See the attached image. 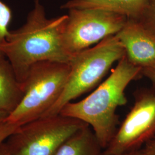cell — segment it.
<instances>
[{
    "mask_svg": "<svg viewBox=\"0 0 155 155\" xmlns=\"http://www.w3.org/2000/svg\"><path fill=\"white\" fill-rule=\"evenodd\" d=\"M24 89L8 59L0 55V110L9 114L21 101Z\"/></svg>",
    "mask_w": 155,
    "mask_h": 155,
    "instance_id": "cell-10",
    "label": "cell"
},
{
    "mask_svg": "<svg viewBox=\"0 0 155 155\" xmlns=\"http://www.w3.org/2000/svg\"><path fill=\"white\" fill-rule=\"evenodd\" d=\"M68 11L62 42L70 60L81 51L116 35L128 19L115 13L98 9H71Z\"/></svg>",
    "mask_w": 155,
    "mask_h": 155,
    "instance_id": "cell-6",
    "label": "cell"
},
{
    "mask_svg": "<svg viewBox=\"0 0 155 155\" xmlns=\"http://www.w3.org/2000/svg\"><path fill=\"white\" fill-rule=\"evenodd\" d=\"M54 155H104V149L89 125L68 139Z\"/></svg>",
    "mask_w": 155,
    "mask_h": 155,
    "instance_id": "cell-11",
    "label": "cell"
},
{
    "mask_svg": "<svg viewBox=\"0 0 155 155\" xmlns=\"http://www.w3.org/2000/svg\"><path fill=\"white\" fill-rule=\"evenodd\" d=\"M125 55V49L115 35L72 56L69 61L68 77L61 97L42 117L59 114L67 104L95 87L114 63Z\"/></svg>",
    "mask_w": 155,
    "mask_h": 155,
    "instance_id": "cell-3",
    "label": "cell"
},
{
    "mask_svg": "<svg viewBox=\"0 0 155 155\" xmlns=\"http://www.w3.org/2000/svg\"><path fill=\"white\" fill-rule=\"evenodd\" d=\"M0 155H13L7 148L4 141L0 144Z\"/></svg>",
    "mask_w": 155,
    "mask_h": 155,
    "instance_id": "cell-17",
    "label": "cell"
},
{
    "mask_svg": "<svg viewBox=\"0 0 155 155\" xmlns=\"http://www.w3.org/2000/svg\"><path fill=\"white\" fill-rule=\"evenodd\" d=\"M19 125L5 122L0 127V144L5 141L11 134L13 133Z\"/></svg>",
    "mask_w": 155,
    "mask_h": 155,
    "instance_id": "cell-14",
    "label": "cell"
},
{
    "mask_svg": "<svg viewBox=\"0 0 155 155\" xmlns=\"http://www.w3.org/2000/svg\"><path fill=\"white\" fill-rule=\"evenodd\" d=\"M134 153L137 155H155V137L147 142L143 147Z\"/></svg>",
    "mask_w": 155,
    "mask_h": 155,
    "instance_id": "cell-15",
    "label": "cell"
},
{
    "mask_svg": "<svg viewBox=\"0 0 155 155\" xmlns=\"http://www.w3.org/2000/svg\"><path fill=\"white\" fill-rule=\"evenodd\" d=\"M137 21L155 36V0H148L147 5Z\"/></svg>",
    "mask_w": 155,
    "mask_h": 155,
    "instance_id": "cell-13",
    "label": "cell"
},
{
    "mask_svg": "<svg viewBox=\"0 0 155 155\" xmlns=\"http://www.w3.org/2000/svg\"><path fill=\"white\" fill-rule=\"evenodd\" d=\"M136 155L134 152H133V153H129V154H127V155Z\"/></svg>",
    "mask_w": 155,
    "mask_h": 155,
    "instance_id": "cell-19",
    "label": "cell"
},
{
    "mask_svg": "<svg viewBox=\"0 0 155 155\" xmlns=\"http://www.w3.org/2000/svg\"><path fill=\"white\" fill-rule=\"evenodd\" d=\"M70 70L69 63L43 61L33 64L24 83L22 100L5 122L20 126L43 116L61 97Z\"/></svg>",
    "mask_w": 155,
    "mask_h": 155,
    "instance_id": "cell-4",
    "label": "cell"
},
{
    "mask_svg": "<svg viewBox=\"0 0 155 155\" xmlns=\"http://www.w3.org/2000/svg\"><path fill=\"white\" fill-rule=\"evenodd\" d=\"M9 114L4 111L0 110V127L5 122L6 120L8 117Z\"/></svg>",
    "mask_w": 155,
    "mask_h": 155,
    "instance_id": "cell-18",
    "label": "cell"
},
{
    "mask_svg": "<svg viewBox=\"0 0 155 155\" xmlns=\"http://www.w3.org/2000/svg\"><path fill=\"white\" fill-rule=\"evenodd\" d=\"M12 16L10 7L0 0V55H1V47L9 32L8 27L11 22Z\"/></svg>",
    "mask_w": 155,
    "mask_h": 155,
    "instance_id": "cell-12",
    "label": "cell"
},
{
    "mask_svg": "<svg viewBox=\"0 0 155 155\" xmlns=\"http://www.w3.org/2000/svg\"><path fill=\"white\" fill-rule=\"evenodd\" d=\"M67 15L48 18L40 0H34L26 22L9 31L1 47V54L11 63L17 78L24 83L31 67L40 61L69 63L63 48L62 34Z\"/></svg>",
    "mask_w": 155,
    "mask_h": 155,
    "instance_id": "cell-1",
    "label": "cell"
},
{
    "mask_svg": "<svg viewBox=\"0 0 155 155\" xmlns=\"http://www.w3.org/2000/svg\"><path fill=\"white\" fill-rule=\"evenodd\" d=\"M86 125L89 124L60 113L42 117L19 126L4 142L13 155H54Z\"/></svg>",
    "mask_w": 155,
    "mask_h": 155,
    "instance_id": "cell-5",
    "label": "cell"
},
{
    "mask_svg": "<svg viewBox=\"0 0 155 155\" xmlns=\"http://www.w3.org/2000/svg\"><path fill=\"white\" fill-rule=\"evenodd\" d=\"M125 51V55L136 66L155 65V36L136 20L127 19L116 35Z\"/></svg>",
    "mask_w": 155,
    "mask_h": 155,
    "instance_id": "cell-8",
    "label": "cell"
},
{
    "mask_svg": "<svg viewBox=\"0 0 155 155\" xmlns=\"http://www.w3.org/2000/svg\"><path fill=\"white\" fill-rule=\"evenodd\" d=\"M148 0H69L61 6L62 9H98L113 12L137 20Z\"/></svg>",
    "mask_w": 155,
    "mask_h": 155,
    "instance_id": "cell-9",
    "label": "cell"
},
{
    "mask_svg": "<svg viewBox=\"0 0 155 155\" xmlns=\"http://www.w3.org/2000/svg\"><path fill=\"white\" fill-rule=\"evenodd\" d=\"M134 102L104 150V155H124L140 150L155 137V86L134 93Z\"/></svg>",
    "mask_w": 155,
    "mask_h": 155,
    "instance_id": "cell-7",
    "label": "cell"
},
{
    "mask_svg": "<svg viewBox=\"0 0 155 155\" xmlns=\"http://www.w3.org/2000/svg\"><path fill=\"white\" fill-rule=\"evenodd\" d=\"M141 71V67L124 56L109 77L91 94L77 102L67 104L59 113L89 124L104 150L118 129L117 109L127 103L125 89L132 81L142 76Z\"/></svg>",
    "mask_w": 155,
    "mask_h": 155,
    "instance_id": "cell-2",
    "label": "cell"
},
{
    "mask_svg": "<svg viewBox=\"0 0 155 155\" xmlns=\"http://www.w3.org/2000/svg\"><path fill=\"white\" fill-rule=\"evenodd\" d=\"M141 75L149 79L155 86V65L143 68L141 71Z\"/></svg>",
    "mask_w": 155,
    "mask_h": 155,
    "instance_id": "cell-16",
    "label": "cell"
}]
</instances>
